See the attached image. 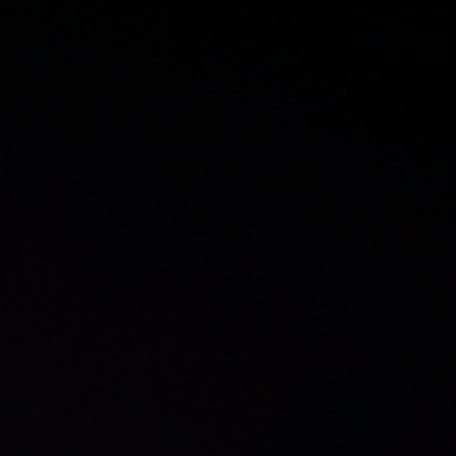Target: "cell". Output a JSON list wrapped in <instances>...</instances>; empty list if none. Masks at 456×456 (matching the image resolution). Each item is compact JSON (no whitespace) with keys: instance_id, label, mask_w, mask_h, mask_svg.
<instances>
[]
</instances>
